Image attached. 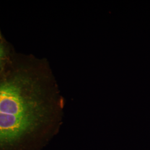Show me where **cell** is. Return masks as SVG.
<instances>
[{
	"label": "cell",
	"mask_w": 150,
	"mask_h": 150,
	"mask_svg": "<svg viewBox=\"0 0 150 150\" xmlns=\"http://www.w3.org/2000/svg\"><path fill=\"white\" fill-rule=\"evenodd\" d=\"M64 99L46 59L13 49L0 70V150H41L56 134Z\"/></svg>",
	"instance_id": "cell-1"
},
{
	"label": "cell",
	"mask_w": 150,
	"mask_h": 150,
	"mask_svg": "<svg viewBox=\"0 0 150 150\" xmlns=\"http://www.w3.org/2000/svg\"><path fill=\"white\" fill-rule=\"evenodd\" d=\"M13 49L4 37L0 38V70L5 67L10 59Z\"/></svg>",
	"instance_id": "cell-2"
},
{
	"label": "cell",
	"mask_w": 150,
	"mask_h": 150,
	"mask_svg": "<svg viewBox=\"0 0 150 150\" xmlns=\"http://www.w3.org/2000/svg\"><path fill=\"white\" fill-rule=\"evenodd\" d=\"M2 37H4V36H2V33H1V31H0V38H2Z\"/></svg>",
	"instance_id": "cell-3"
}]
</instances>
